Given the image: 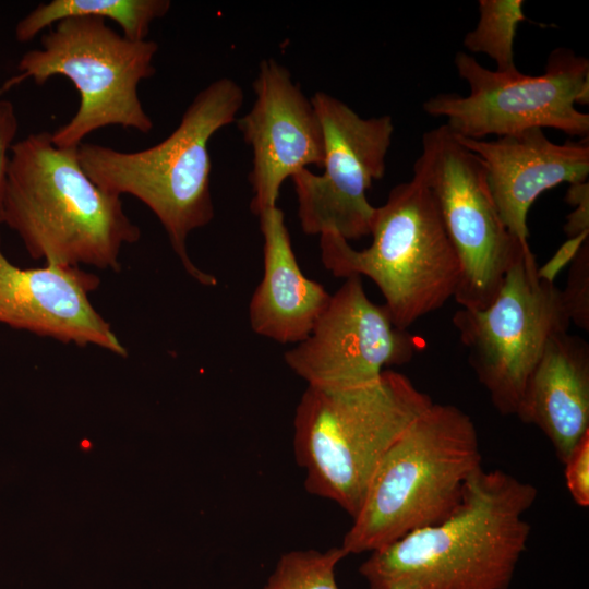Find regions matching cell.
Masks as SVG:
<instances>
[{
    "label": "cell",
    "mask_w": 589,
    "mask_h": 589,
    "mask_svg": "<svg viewBox=\"0 0 589 589\" xmlns=\"http://www.w3.org/2000/svg\"><path fill=\"white\" fill-rule=\"evenodd\" d=\"M565 481L574 502L589 506V432L579 441L565 461Z\"/></svg>",
    "instance_id": "22"
},
{
    "label": "cell",
    "mask_w": 589,
    "mask_h": 589,
    "mask_svg": "<svg viewBox=\"0 0 589 589\" xmlns=\"http://www.w3.org/2000/svg\"><path fill=\"white\" fill-rule=\"evenodd\" d=\"M516 416L541 430L565 464L589 432V345L585 339L565 332L549 341Z\"/></svg>",
    "instance_id": "17"
},
{
    "label": "cell",
    "mask_w": 589,
    "mask_h": 589,
    "mask_svg": "<svg viewBox=\"0 0 589 589\" xmlns=\"http://www.w3.org/2000/svg\"><path fill=\"white\" fill-rule=\"evenodd\" d=\"M372 243L363 250L335 232L320 235L321 261L335 277L366 276L400 328L454 298L460 264L433 194L417 175L394 187L376 207Z\"/></svg>",
    "instance_id": "6"
},
{
    "label": "cell",
    "mask_w": 589,
    "mask_h": 589,
    "mask_svg": "<svg viewBox=\"0 0 589 589\" xmlns=\"http://www.w3.org/2000/svg\"><path fill=\"white\" fill-rule=\"evenodd\" d=\"M537 271L536 256L521 257L489 305L461 308L452 318L478 381L504 416L517 413L546 345L572 323L562 289Z\"/></svg>",
    "instance_id": "10"
},
{
    "label": "cell",
    "mask_w": 589,
    "mask_h": 589,
    "mask_svg": "<svg viewBox=\"0 0 589 589\" xmlns=\"http://www.w3.org/2000/svg\"><path fill=\"white\" fill-rule=\"evenodd\" d=\"M537 494L529 482L481 467L449 517L371 552L359 572L370 589H508Z\"/></svg>",
    "instance_id": "1"
},
{
    "label": "cell",
    "mask_w": 589,
    "mask_h": 589,
    "mask_svg": "<svg viewBox=\"0 0 589 589\" xmlns=\"http://www.w3.org/2000/svg\"><path fill=\"white\" fill-rule=\"evenodd\" d=\"M98 284L95 275L80 267H19L3 254L0 239L1 324L125 357L127 349L88 298Z\"/></svg>",
    "instance_id": "14"
},
{
    "label": "cell",
    "mask_w": 589,
    "mask_h": 589,
    "mask_svg": "<svg viewBox=\"0 0 589 589\" xmlns=\"http://www.w3.org/2000/svg\"><path fill=\"white\" fill-rule=\"evenodd\" d=\"M347 555L341 546L290 551L280 556L262 589H339L335 568Z\"/></svg>",
    "instance_id": "20"
},
{
    "label": "cell",
    "mask_w": 589,
    "mask_h": 589,
    "mask_svg": "<svg viewBox=\"0 0 589 589\" xmlns=\"http://www.w3.org/2000/svg\"><path fill=\"white\" fill-rule=\"evenodd\" d=\"M19 122L13 104L0 100V224L8 181L10 149L17 133Z\"/></svg>",
    "instance_id": "23"
},
{
    "label": "cell",
    "mask_w": 589,
    "mask_h": 589,
    "mask_svg": "<svg viewBox=\"0 0 589 589\" xmlns=\"http://www.w3.org/2000/svg\"><path fill=\"white\" fill-rule=\"evenodd\" d=\"M257 217L264 272L249 303V322L260 336L297 345L311 334L332 293L302 273L283 211L275 206Z\"/></svg>",
    "instance_id": "16"
},
{
    "label": "cell",
    "mask_w": 589,
    "mask_h": 589,
    "mask_svg": "<svg viewBox=\"0 0 589 589\" xmlns=\"http://www.w3.org/2000/svg\"><path fill=\"white\" fill-rule=\"evenodd\" d=\"M431 190L460 264L456 302L481 310L496 296L506 273L532 257L503 223L478 156L442 124L423 134L413 166Z\"/></svg>",
    "instance_id": "9"
},
{
    "label": "cell",
    "mask_w": 589,
    "mask_h": 589,
    "mask_svg": "<svg viewBox=\"0 0 589 589\" xmlns=\"http://www.w3.org/2000/svg\"><path fill=\"white\" fill-rule=\"evenodd\" d=\"M311 100L322 123L325 157L321 175L306 168L291 178L301 229L312 236L335 232L348 241L370 236L376 207L366 193L385 175L393 118H363L325 92Z\"/></svg>",
    "instance_id": "11"
},
{
    "label": "cell",
    "mask_w": 589,
    "mask_h": 589,
    "mask_svg": "<svg viewBox=\"0 0 589 589\" xmlns=\"http://www.w3.org/2000/svg\"><path fill=\"white\" fill-rule=\"evenodd\" d=\"M2 223L47 265L120 269L125 244L141 230L121 196L94 183L79 147H57L50 132L31 133L10 149Z\"/></svg>",
    "instance_id": "2"
},
{
    "label": "cell",
    "mask_w": 589,
    "mask_h": 589,
    "mask_svg": "<svg viewBox=\"0 0 589 589\" xmlns=\"http://www.w3.org/2000/svg\"><path fill=\"white\" fill-rule=\"evenodd\" d=\"M522 0H479V20L466 34L464 46L473 53H484L497 72L514 73V43L517 28L526 20Z\"/></svg>",
    "instance_id": "19"
},
{
    "label": "cell",
    "mask_w": 589,
    "mask_h": 589,
    "mask_svg": "<svg viewBox=\"0 0 589 589\" xmlns=\"http://www.w3.org/2000/svg\"><path fill=\"white\" fill-rule=\"evenodd\" d=\"M432 404L410 378L388 369L365 385L308 386L293 419V453L306 491L353 518L381 459Z\"/></svg>",
    "instance_id": "5"
},
{
    "label": "cell",
    "mask_w": 589,
    "mask_h": 589,
    "mask_svg": "<svg viewBox=\"0 0 589 589\" xmlns=\"http://www.w3.org/2000/svg\"><path fill=\"white\" fill-rule=\"evenodd\" d=\"M481 467L471 417L454 405L433 402L381 459L340 546L348 555L371 553L445 520Z\"/></svg>",
    "instance_id": "4"
},
{
    "label": "cell",
    "mask_w": 589,
    "mask_h": 589,
    "mask_svg": "<svg viewBox=\"0 0 589 589\" xmlns=\"http://www.w3.org/2000/svg\"><path fill=\"white\" fill-rule=\"evenodd\" d=\"M563 300L570 322L589 329V241L586 240L570 262Z\"/></svg>",
    "instance_id": "21"
},
{
    "label": "cell",
    "mask_w": 589,
    "mask_h": 589,
    "mask_svg": "<svg viewBox=\"0 0 589 589\" xmlns=\"http://www.w3.org/2000/svg\"><path fill=\"white\" fill-rule=\"evenodd\" d=\"M588 236L589 233H582L574 238H568L542 267H538V276L543 280L554 283L557 273L567 263L572 262L580 247L588 240Z\"/></svg>",
    "instance_id": "25"
},
{
    "label": "cell",
    "mask_w": 589,
    "mask_h": 589,
    "mask_svg": "<svg viewBox=\"0 0 589 589\" xmlns=\"http://www.w3.org/2000/svg\"><path fill=\"white\" fill-rule=\"evenodd\" d=\"M170 7L169 0H52L38 4L16 24L15 38L27 43L64 19L97 17L116 22L129 39L144 40L151 24Z\"/></svg>",
    "instance_id": "18"
},
{
    "label": "cell",
    "mask_w": 589,
    "mask_h": 589,
    "mask_svg": "<svg viewBox=\"0 0 589 589\" xmlns=\"http://www.w3.org/2000/svg\"><path fill=\"white\" fill-rule=\"evenodd\" d=\"M456 137L482 163L503 223L527 250V216L534 201L558 184L588 181L589 137L557 144L542 129L490 141Z\"/></svg>",
    "instance_id": "15"
},
{
    "label": "cell",
    "mask_w": 589,
    "mask_h": 589,
    "mask_svg": "<svg viewBox=\"0 0 589 589\" xmlns=\"http://www.w3.org/2000/svg\"><path fill=\"white\" fill-rule=\"evenodd\" d=\"M418 349L417 338L394 324L387 308L369 299L361 277L350 276L332 293L311 334L284 360L308 386L346 388L376 381Z\"/></svg>",
    "instance_id": "12"
},
{
    "label": "cell",
    "mask_w": 589,
    "mask_h": 589,
    "mask_svg": "<svg viewBox=\"0 0 589 589\" xmlns=\"http://www.w3.org/2000/svg\"><path fill=\"white\" fill-rule=\"evenodd\" d=\"M243 101L241 86L221 77L201 89L177 128L148 148L121 152L94 143L79 146L81 166L91 180L108 192L143 202L160 221L184 269L204 286H215L217 279L192 262L187 240L214 218L208 143L237 120Z\"/></svg>",
    "instance_id": "3"
},
{
    "label": "cell",
    "mask_w": 589,
    "mask_h": 589,
    "mask_svg": "<svg viewBox=\"0 0 589 589\" xmlns=\"http://www.w3.org/2000/svg\"><path fill=\"white\" fill-rule=\"evenodd\" d=\"M454 62L469 94H438L424 101L423 110L446 118L456 136L484 140L551 128L589 137V115L576 108L589 103V61L572 49H554L540 75L493 71L464 51L456 53Z\"/></svg>",
    "instance_id": "8"
},
{
    "label": "cell",
    "mask_w": 589,
    "mask_h": 589,
    "mask_svg": "<svg viewBox=\"0 0 589 589\" xmlns=\"http://www.w3.org/2000/svg\"><path fill=\"white\" fill-rule=\"evenodd\" d=\"M40 44L21 57L17 74L1 85L0 95L28 79L38 85L56 75L71 81L80 106L51 133L57 147H79L89 133L109 125L152 131L154 122L141 103L139 84L155 73L157 43L129 39L104 19L70 17L56 23Z\"/></svg>",
    "instance_id": "7"
},
{
    "label": "cell",
    "mask_w": 589,
    "mask_h": 589,
    "mask_svg": "<svg viewBox=\"0 0 589 589\" xmlns=\"http://www.w3.org/2000/svg\"><path fill=\"white\" fill-rule=\"evenodd\" d=\"M252 87L255 100L236 122L252 151L250 208L259 216L278 206L286 179L310 166L323 167L325 146L315 107L285 65L263 59Z\"/></svg>",
    "instance_id": "13"
},
{
    "label": "cell",
    "mask_w": 589,
    "mask_h": 589,
    "mask_svg": "<svg viewBox=\"0 0 589 589\" xmlns=\"http://www.w3.org/2000/svg\"><path fill=\"white\" fill-rule=\"evenodd\" d=\"M566 201L575 209L566 217L564 231L568 238L589 233V184L588 181L569 184Z\"/></svg>",
    "instance_id": "24"
}]
</instances>
